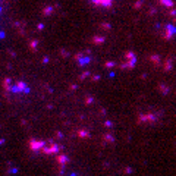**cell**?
<instances>
[{
  "label": "cell",
  "instance_id": "cell-1",
  "mask_svg": "<svg viewBox=\"0 0 176 176\" xmlns=\"http://www.w3.org/2000/svg\"><path fill=\"white\" fill-rule=\"evenodd\" d=\"M91 2L98 6V8H104V9H109V8H112L113 5V0H91Z\"/></svg>",
  "mask_w": 176,
  "mask_h": 176
},
{
  "label": "cell",
  "instance_id": "cell-2",
  "mask_svg": "<svg viewBox=\"0 0 176 176\" xmlns=\"http://www.w3.org/2000/svg\"><path fill=\"white\" fill-rule=\"evenodd\" d=\"M2 10H3V8H2V5H0V15H2Z\"/></svg>",
  "mask_w": 176,
  "mask_h": 176
}]
</instances>
